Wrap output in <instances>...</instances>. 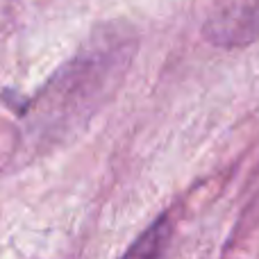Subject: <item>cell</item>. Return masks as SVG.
<instances>
[{"mask_svg": "<svg viewBox=\"0 0 259 259\" xmlns=\"http://www.w3.org/2000/svg\"><path fill=\"white\" fill-rule=\"evenodd\" d=\"M205 36L221 48H241L259 39V0H214Z\"/></svg>", "mask_w": 259, "mask_h": 259, "instance_id": "cell-1", "label": "cell"}, {"mask_svg": "<svg viewBox=\"0 0 259 259\" xmlns=\"http://www.w3.org/2000/svg\"><path fill=\"white\" fill-rule=\"evenodd\" d=\"M166 221H157L155 225H152L150 230H148L146 234H143L141 239H139L137 243H134L132 248L127 250L130 257H150V255H159L161 246H164V239H166Z\"/></svg>", "mask_w": 259, "mask_h": 259, "instance_id": "cell-2", "label": "cell"}]
</instances>
